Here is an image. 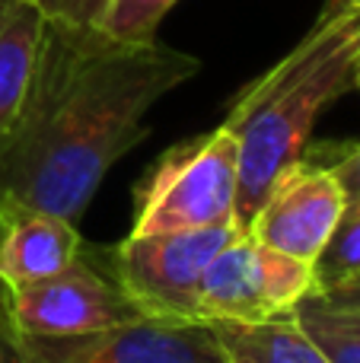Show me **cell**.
I'll return each instance as SVG.
<instances>
[{
    "label": "cell",
    "instance_id": "obj_12",
    "mask_svg": "<svg viewBox=\"0 0 360 363\" xmlns=\"http://www.w3.org/2000/svg\"><path fill=\"white\" fill-rule=\"evenodd\" d=\"M57 23L83 26L118 42H150L179 0H35Z\"/></svg>",
    "mask_w": 360,
    "mask_h": 363
},
{
    "label": "cell",
    "instance_id": "obj_4",
    "mask_svg": "<svg viewBox=\"0 0 360 363\" xmlns=\"http://www.w3.org/2000/svg\"><path fill=\"white\" fill-rule=\"evenodd\" d=\"M242 233L236 223L179 233H128L121 242L93 245V255L112 274L121 294L147 322L195 325L201 319V284L214 255Z\"/></svg>",
    "mask_w": 360,
    "mask_h": 363
},
{
    "label": "cell",
    "instance_id": "obj_11",
    "mask_svg": "<svg viewBox=\"0 0 360 363\" xmlns=\"http://www.w3.org/2000/svg\"><path fill=\"white\" fill-rule=\"evenodd\" d=\"M227 363H329L293 315L265 322H208Z\"/></svg>",
    "mask_w": 360,
    "mask_h": 363
},
{
    "label": "cell",
    "instance_id": "obj_15",
    "mask_svg": "<svg viewBox=\"0 0 360 363\" xmlns=\"http://www.w3.org/2000/svg\"><path fill=\"white\" fill-rule=\"evenodd\" d=\"M303 153L316 157L319 163H325L338 176L344 188L348 207H360V140L357 144H338V147H306Z\"/></svg>",
    "mask_w": 360,
    "mask_h": 363
},
{
    "label": "cell",
    "instance_id": "obj_1",
    "mask_svg": "<svg viewBox=\"0 0 360 363\" xmlns=\"http://www.w3.org/2000/svg\"><path fill=\"white\" fill-rule=\"evenodd\" d=\"M189 51L48 19L35 70L0 134V198L80 220L102 179L150 138L147 112L198 77Z\"/></svg>",
    "mask_w": 360,
    "mask_h": 363
},
{
    "label": "cell",
    "instance_id": "obj_18",
    "mask_svg": "<svg viewBox=\"0 0 360 363\" xmlns=\"http://www.w3.org/2000/svg\"><path fill=\"white\" fill-rule=\"evenodd\" d=\"M354 89L360 93V55H357V64H354Z\"/></svg>",
    "mask_w": 360,
    "mask_h": 363
},
{
    "label": "cell",
    "instance_id": "obj_14",
    "mask_svg": "<svg viewBox=\"0 0 360 363\" xmlns=\"http://www.w3.org/2000/svg\"><path fill=\"white\" fill-rule=\"evenodd\" d=\"M313 268H316L319 290L360 277V207H348L342 213L335 233L329 236Z\"/></svg>",
    "mask_w": 360,
    "mask_h": 363
},
{
    "label": "cell",
    "instance_id": "obj_8",
    "mask_svg": "<svg viewBox=\"0 0 360 363\" xmlns=\"http://www.w3.org/2000/svg\"><path fill=\"white\" fill-rule=\"evenodd\" d=\"M344 211L348 198L338 176L316 157L303 153L271 185L242 233L300 262L316 264Z\"/></svg>",
    "mask_w": 360,
    "mask_h": 363
},
{
    "label": "cell",
    "instance_id": "obj_9",
    "mask_svg": "<svg viewBox=\"0 0 360 363\" xmlns=\"http://www.w3.org/2000/svg\"><path fill=\"white\" fill-rule=\"evenodd\" d=\"M83 252L77 220L0 198V284L16 287L67 268Z\"/></svg>",
    "mask_w": 360,
    "mask_h": 363
},
{
    "label": "cell",
    "instance_id": "obj_10",
    "mask_svg": "<svg viewBox=\"0 0 360 363\" xmlns=\"http://www.w3.org/2000/svg\"><path fill=\"white\" fill-rule=\"evenodd\" d=\"M45 23L48 16L35 0H0V134L13 121L29 86Z\"/></svg>",
    "mask_w": 360,
    "mask_h": 363
},
{
    "label": "cell",
    "instance_id": "obj_3",
    "mask_svg": "<svg viewBox=\"0 0 360 363\" xmlns=\"http://www.w3.org/2000/svg\"><path fill=\"white\" fill-rule=\"evenodd\" d=\"M240 144L217 125L163 153L134 185L131 233H179L236 223ZM240 226V223H236Z\"/></svg>",
    "mask_w": 360,
    "mask_h": 363
},
{
    "label": "cell",
    "instance_id": "obj_17",
    "mask_svg": "<svg viewBox=\"0 0 360 363\" xmlns=\"http://www.w3.org/2000/svg\"><path fill=\"white\" fill-rule=\"evenodd\" d=\"M342 6H360V0H325L322 10H342Z\"/></svg>",
    "mask_w": 360,
    "mask_h": 363
},
{
    "label": "cell",
    "instance_id": "obj_7",
    "mask_svg": "<svg viewBox=\"0 0 360 363\" xmlns=\"http://www.w3.org/2000/svg\"><path fill=\"white\" fill-rule=\"evenodd\" d=\"M316 268L236 233L214 255L201 284L204 322H265L291 315L303 296L316 294Z\"/></svg>",
    "mask_w": 360,
    "mask_h": 363
},
{
    "label": "cell",
    "instance_id": "obj_13",
    "mask_svg": "<svg viewBox=\"0 0 360 363\" xmlns=\"http://www.w3.org/2000/svg\"><path fill=\"white\" fill-rule=\"evenodd\" d=\"M291 315L316 341L329 363H360V309L329 303L316 290L303 296Z\"/></svg>",
    "mask_w": 360,
    "mask_h": 363
},
{
    "label": "cell",
    "instance_id": "obj_2",
    "mask_svg": "<svg viewBox=\"0 0 360 363\" xmlns=\"http://www.w3.org/2000/svg\"><path fill=\"white\" fill-rule=\"evenodd\" d=\"M357 55L360 6L322 10L271 70L236 96L220 125L240 144V230L249 226L274 182L303 157L319 115L354 89Z\"/></svg>",
    "mask_w": 360,
    "mask_h": 363
},
{
    "label": "cell",
    "instance_id": "obj_5",
    "mask_svg": "<svg viewBox=\"0 0 360 363\" xmlns=\"http://www.w3.org/2000/svg\"><path fill=\"white\" fill-rule=\"evenodd\" d=\"M0 363H227L208 322H128L80 335H29L0 319Z\"/></svg>",
    "mask_w": 360,
    "mask_h": 363
},
{
    "label": "cell",
    "instance_id": "obj_6",
    "mask_svg": "<svg viewBox=\"0 0 360 363\" xmlns=\"http://www.w3.org/2000/svg\"><path fill=\"white\" fill-rule=\"evenodd\" d=\"M0 319L29 335H80L140 322L144 315L99 264L93 245L83 242L80 255L55 274L16 287L0 284Z\"/></svg>",
    "mask_w": 360,
    "mask_h": 363
},
{
    "label": "cell",
    "instance_id": "obj_16",
    "mask_svg": "<svg viewBox=\"0 0 360 363\" xmlns=\"http://www.w3.org/2000/svg\"><path fill=\"white\" fill-rule=\"evenodd\" d=\"M319 294H322L329 303H338V306L360 309V277H351V281H342V284H332V287H322Z\"/></svg>",
    "mask_w": 360,
    "mask_h": 363
}]
</instances>
